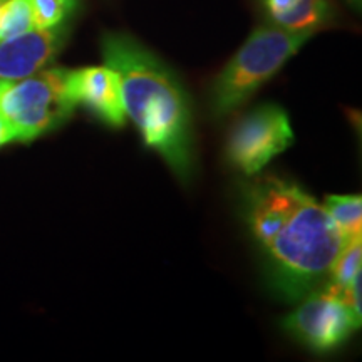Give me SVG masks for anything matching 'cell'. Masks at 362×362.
<instances>
[{"mask_svg": "<svg viewBox=\"0 0 362 362\" xmlns=\"http://www.w3.org/2000/svg\"><path fill=\"white\" fill-rule=\"evenodd\" d=\"M6 2H7V0H0V7H2Z\"/></svg>", "mask_w": 362, "mask_h": 362, "instance_id": "obj_17", "label": "cell"}, {"mask_svg": "<svg viewBox=\"0 0 362 362\" xmlns=\"http://www.w3.org/2000/svg\"><path fill=\"white\" fill-rule=\"evenodd\" d=\"M347 2L352 4V6H356V7L361 6V0H347Z\"/></svg>", "mask_w": 362, "mask_h": 362, "instance_id": "obj_16", "label": "cell"}, {"mask_svg": "<svg viewBox=\"0 0 362 362\" xmlns=\"http://www.w3.org/2000/svg\"><path fill=\"white\" fill-rule=\"evenodd\" d=\"M11 83H12V81H2V79H0V94L4 93V89H6Z\"/></svg>", "mask_w": 362, "mask_h": 362, "instance_id": "obj_15", "label": "cell"}, {"mask_svg": "<svg viewBox=\"0 0 362 362\" xmlns=\"http://www.w3.org/2000/svg\"><path fill=\"white\" fill-rule=\"evenodd\" d=\"M34 16L30 0H7L0 7V40L33 30Z\"/></svg>", "mask_w": 362, "mask_h": 362, "instance_id": "obj_11", "label": "cell"}, {"mask_svg": "<svg viewBox=\"0 0 362 362\" xmlns=\"http://www.w3.org/2000/svg\"><path fill=\"white\" fill-rule=\"evenodd\" d=\"M66 37L67 29L59 24L0 40V79L19 81L44 69L61 51Z\"/></svg>", "mask_w": 362, "mask_h": 362, "instance_id": "obj_8", "label": "cell"}, {"mask_svg": "<svg viewBox=\"0 0 362 362\" xmlns=\"http://www.w3.org/2000/svg\"><path fill=\"white\" fill-rule=\"evenodd\" d=\"M13 141H16V134H13L12 126L7 121V117L0 112V148Z\"/></svg>", "mask_w": 362, "mask_h": 362, "instance_id": "obj_14", "label": "cell"}, {"mask_svg": "<svg viewBox=\"0 0 362 362\" xmlns=\"http://www.w3.org/2000/svg\"><path fill=\"white\" fill-rule=\"evenodd\" d=\"M293 143L287 112L275 104H264L247 112L230 131L226 158L235 168L253 176Z\"/></svg>", "mask_w": 362, "mask_h": 362, "instance_id": "obj_5", "label": "cell"}, {"mask_svg": "<svg viewBox=\"0 0 362 362\" xmlns=\"http://www.w3.org/2000/svg\"><path fill=\"white\" fill-rule=\"evenodd\" d=\"M312 35L291 33L274 24L257 27L211 84V112L225 117L240 110Z\"/></svg>", "mask_w": 362, "mask_h": 362, "instance_id": "obj_3", "label": "cell"}, {"mask_svg": "<svg viewBox=\"0 0 362 362\" xmlns=\"http://www.w3.org/2000/svg\"><path fill=\"white\" fill-rule=\"evenodd\" d=\"M245 214L285 297L304 298L329 282L346 240L304 188L275 175L262 176L245 189Z\"/></svg>", "mask_w": 362, "mask_h": 362, "instance_id": "obj_1", "label": "cell"}, {"mask_svg": "<svg viewBox=\"0 0 362 362\" xmlns=\"http://www.w3.org/2000/svg\"><path fill=\"white\" fill-rule=\"evenodd\" d=\"M101 52L104 64L119 76L126 116L144 144L161 155L178 180L187 183L194 163L193 116L178 76L129 34L106 33Z\"/></svg>", "mask_w": 362, "mask_h": 362, "instance_id": "obj_2", "label": "cell"}, {"mask_svg": "<svg viewBox=\"0 0 362 362\" xmlns=\"http://www.w3.org/2000/svg\"><path fill=\"white\" fill-rule=\"evenodd\" d=\"M324 208L347 242L362 238V197L361 194H329Z\"/></svg>", "mask_w": 362, "mask_h": 362, "instance_id": "obj_10", "label": "cell"}, {"mask_svg": "<svg viewBox=\"0 0 362 362\" xmlns=\"http://www.w3.org/2000/svg\"><path fill=\"white\" fill-rule=\"evenodd\" d=\"M67 89L76 106L84 104L103 123L123 128L126 110L119 76L110 66H93L67 71Z\"/></svg>", "mask_w": 362, "mask_h": 362, "instance_id": "obj_7", "label": "cell"}, {"mask_svg": "<svg viewBox=\"0 0 362 362\" xmlns=\"http://www.w3.org/2000/svg\"><path fill=\"white\" fill-rule=\"evenodd\" d=\"M362 269V238H356L347 242L344 245L342 252L339 253V257L334 262L332 270H330L329 282L336 285L337 288H341L342 292H346V288L349 287L352 279Z\"/></svg>", "mask_w": 362, "mask_h": 362, "instance_id": "obj_12", "label": "cell"}, {"mask_svg": "<svg viewBox=\"0 0 362 362\" xmlns=\"http://www.w3.org/2000/svg\"><path fill=\"white\" fill-rule=\"evenodd\" d=\"M305 300L284 320V327L314 352H327L341 346L361 320L347 304L341 288L327 282L304 297Z\"/></svg>", "mask_w": 362, "mask_h": 362, "instance_id": "obj_6", "label": "cell"}, {"mask_svg": "<svg viewBox=\"0 0 362 362\" xmlns=\"http://www.w3.org/2000/svg\"><path fill=\"white\" fill-rule=\"evenodd\" d=\"M270 22L291 33L315 34L332 19L330 0H262Z\"/></svg>", "mask_w": 362, "mask_h": 362, "instance_id": "obj_9", "label": "cell"}, {"mask_svg": "<svg viewBox=\"0 0 362 362\" xmlns=\"http://www.w3.org/2000/svg\"><path fill=\"white\" fill-rule=\"evenodd\" d=\"M67 71L62 67L40 69L12 81L4 89L0 112L11 123L16 141H34L69 119L76 103L67 89Z\"/></svg>", "mask_w": 362, "mask_h": 362, "instance_id": "obj_4", "label": "cell"}, {"mask_svg": "<svg viewBox=\"0 0 362 362\" xmlns=\"http://www.w3.org/2000/svg\"><path fill=\"white\" fill-rule=\"evenodd\" d=\"M76 0H30L35 29H49L62 24L72 8Z\"/></svg>", "mask_w": 362, "mask_h": 362, "instance_id": "obj_13", "label": "cell"}]
</instances>
